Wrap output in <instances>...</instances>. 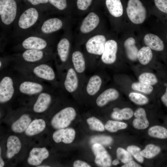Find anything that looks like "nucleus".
Returning <instances> with one entry per match:
<instances>
[{"mask_svg":"<svg viewBox=\"0 0 167 167\" xmlns=\"http://www.w3.org/2000/svg\"><path fill=\"white\" fill-rule=\"evenodd\" d=\"M50 62L32 64H11L10 68L22 75L54 85L56 76Z\"/></svg>","mask_w":167,"mask_h":167,"instance_id":"f257e3e1","label":"nucleus"},{"mask_svg":"<svg viewBox=\"0 0 167 167\" xmlns=\"http://www.w3.org/2000/svg\"><path fill=\"white\" fill-rule=\"evenodd\" d=\"M41 11L30 7L19 13L13 25V36L21 37L30 33L45 17Z\"/></svg>","mask_w":167,"mask_h":167,"instance_id":"f03ea898","label":"nucleus"},{"mask_svg":"<svg viewBox=\"0 0 167 167\" xmlns=\"http://www.w3.org/2000/svg\"><path fill=\"white\" fill-rule=\"evenodd\" d=\"M9 56L11 64H28L50 62L54 56L53 51L34 49L25 50Z\"/></svg>","mask_w":167,"mask_h":167,"instance_id":"7ed1b4c3","label":"nucleus"},{"mask_svg":"<svg viewBox=\"0 0 167 167\" xmlns=\"http://www.w3.org/2000/svg\"><path fill=\"white\" fill-rule=\"evenodd\" d=\"M14 72L15 75L17 94L36 97L41 92L52 88L48 83L35 80Z\"/></svg>","mask_w":167,"mask_h":167,"instance_id":"20e7f679","label":"nucleus"},{"mask_svg":"<svg viewBox=\"0 0 167 167\" xmlns=\"http://www.w3.org/2000/svg\"><path fill=\"white\" fill-rule=\"evenodd\" d=\"M49 36L34 34L26 35L21 37L22 39L13 47V50L14 53L28 49L53 51Z\"/></svg>","mask_w":167,"mask_h":167,"instance_id":"39448f33","label":"nucleus"},{"mask_svg":"<svg viewBox=\"0 0 167 167\" xmlns=\"http://www.w3.org/2000/svg\"><path fill=\"white\" fill-rule=\"evenodd\" d=\"M0 103H6L17 94L15 75L10 68L0 72Z\"/></svg>","mask_w":167,"mask_h":167,"instance_id":"423d86ee","label":"nucleus"},{"mask_svg":"<svg viewBox=\"0 0 167 167\" xmlns=\"http://www.w3.org/2000/svg\"><path fill=\"white\" fill-rule=\"evenodd\" d=\"M63 25V21L59 18L45 17L30 34L49 36L61 29Z\"/></svg>","mask_w":167,"mask_h":167,"instance_id":"0eeeda50","label":"nucleus"},{"mask_svg":"<svg viewBox=\"0 0 167 167\" xmlns=\"http://www.w3.org/2000/svg\"><path fill=\"white\" fill-rule=\"evenodd\" d=\"M19 14L16 1L8 0L0 12L1 25L3 28H8L13 25Z\"/></svg>","mask_w":167,"mask_h":167,"instance_id":"6e6552de","label":"nucleus"},{"mask_svg":"<svg viewBox=\"0 0 167 167\" xmlns=\"http://www.w3.org/2000/svg\"><path fill=\"white\" fill-rule=\"evenodd\" d=\"M76 112L71 107H65L57 113L51 121L52 126L55 129L64 128L67 127L75 118Z\"/></svg>","mask_w":167,"mask_h":167,"instance_id":"1a4fd4ad","label":"nucleus"},{"mask_svg":"<svg viewBox=\"0 0 167 167\" xmlns=\"http://www.w3.org/2000/svg\"><path fill=\"white\" fill-rule=\"evenodd\" d=\"M126 11L129 19L134 24H141L145 19L146 9L139 0H129Z\"/></svg>","mask_w":167,"mask_h":167,"instance_id":"9d476101","label":"nucleus"},{"mask_svg":"<svg viewBox=\"0 0 167 167\" xmlns=\"http://www.w3.org/2000/svg\"><path fill=\"white\" fill-rule=\"evenodd\" d=\"M52 92L51 88L41 92L36 97L32 107L34 112L42 113L48 109L52 101Z\"/></svg>","mask_w":167,"mask_h":167,"instance_id":"9b49d317","label":"nucleus"},{"mask_svg":"<svg viewBox=\"0 0 167 167\" xmlns=\"http://www.w3.org/2000/svg\"><path fill=\"white\" fill-rule=\"evenodd\" d=\"M105 36L98 35L90 38L86 44L87 52L91 54L101 55L104 50L106 42Z\"/></svg>","mask_w":167,"mask_h":167,"instance_id":"f8f14e48","label":"nucleus"},{"mask_svg":"<svg viewBox=\"0 0 167 167\" xmlns=\"http://www.w3.org/2000/svg\"><path fill=\"white\" fill-rule=\"evenodd\" d=\"M92 149L95 156V163L97 165L103 167L111 166V156L101 144L94 143L92 146Z\"/></svg>","mask_w":167,"mask_h":167,"instance_id":"ddd939ff","label":"nucleus"},{"mask_svg":"<svg viewBox=\"0 0 167 167\" xmlns=\"http://www.w3.org/2000/svg\"><path fill=\"white\" fill-rule=\"evenodd\" d=\"M117 50L118 44L115 41L110 40L107 41L104 52L101 55L102 62L107 64L114 63L116 59Z\"/></svg>","mask_w":167,"mask_h":167,"instance_id":"4468645a","label":"nucleus"},{"mask_svg":"<svg viewBox=\"0 0 167 167\" xmlns=\"http://www.w3.org/2000/svg\"><path fill=\"white\" fill-rule=\"evenodd\" d=\"M49 151L45 147L34 148L29 152L28 163L31 165H39L49 157Z\"/></svg>","mask_w":167,"mask_h":167,"instance_id":"2eb2a0df","label":"nucleus"},{"mask_svg":"<svg viewBox=\"0 0 167 167\" xmlns=\"http://www.w3.org/2000/svg\"><path fill=\"white\" fill-rule=\"evenodd\" d=\"M75 135V130L72 128H62L55 131L53 135V138L57 143L62 142L65 143H71Z\"/></svg>","mask_w":167,"mask_h":167,"instance_id":"dca6fc26","label":"nucleus"},{"mask_svg":"<svg viewBox=\"0 0 167 167\" xmlns=\"http://www.w3.org/2000/svg\"><path fill=\"white\" fill-rule=\"evenodd\" d=\"M63 85L65 89L69 93H72L77 89L78 79L75 71L73 68H68Z\"/></svg>","mask_w":167,"mask_h":167,"instance_id":"f3484780","label":"nucleus"},{"mask_svg":"<svg viewBox=\"0 0 167 167\" xmlns=\"http://www.w3.org/2000/svg\"><path fill=\"white\" fill-rule=\"evenodd\" d=\"M99 22V18L96 13L93 12L90 13L83 20L80 30L82 33L89 32L97 26Z\"/></svg>","mask_w":167,"mask_h":167,"instance_id":"a211bd4d","label":"nucleus"},{"mask_svg":"<svg viewBox=\"0 0 167 167\" xmlns=\"http://www.w3.org/2000/svg\"><path fill=\"white\" fill-rule=\"evenodd\" d=\"M70 43L69 40L63 37L60 40L56 47L57 54L60 62L63 64L67 62L69 55Z\"/></svg>","mask_w":167,"mask_h":167,"instance_id":"6ab92c4d","label":"nucleus"},{"mask_svg":"<svg viewBox=\"0 0 167 167\" xmlns=\"http://www.w3.org/2000/svg\"><path fill=\"white\" fill-rule=\"evenodd\" d=\"M135 118L132 122V125L135 129L143 130L147 128L149 122L146 116L145 110L142 108L138 109L134 113Z\"/></svg>","mask_w":167,"mask_h":167,"instance_id":"aec40b11","label":"nucleus"},{"mask_svg":"<svg viewBox=\"0 0 167 167\" xmlns=\"http://www.w3.org/2000/svg\"><path fill=\"white\" fill-rule=\"evenodd\" d=\"M119 96L118 91L113 88L108 89L102 92L97 97L96 102L98 106L102 107L109 101L116 100Z\"/></svg>","mask_w":167,"mask_h":167,"instance_id":"412c9836","label":"nucleus"},{"mask_svg":"<svg viewBox=\"0 0 167 167\" xmlns=\"http://www.w3.org/2000/svg\"><path fill=\"white\" fill-rule=\"evenodd\" d=\"M6 147V157L8 159L11 158L17 154L21 148L20 139L15 135L10 136L7 139Z\"/></svg>","mask_w":167,"mask_h":167,"instance_id":"4be33fe9","label":"nucleus"},{"mask_svg":"<svg viewBox=\"0 0 167 167\" xmlns=\"http://www.w3.org/2000/svg\"><path fill=\"white\" fill-rule=\"evenodd\" d=\"M143 40L145 44L153 50L160 51L164 49L163 41L156 35L152 33L147 34Z\"/></svg>","mask_w":167,"mask_h":167,"instance_id":"5701e85b","label":"nucleus"},{"mask_svg":"<svg viewBox=\"0 0 167 167\" xmlns=\"http://www.w3.org/2000/svg\"><path fill=\"white\" fill-rule=\"evenodd\" d=\"M31 121V119L28 114H24L12 124L11 129L15 133H22L26 130Z\"/></svg>","mask_w":167,"mask_h":167,"instance_id":"b1692460","label":"nucleus"},{"mask_svg":"<svg viewBox=\"0 0 167 167\" xmlns=\"http://www.w3.org/2000/svg\"><path fill=\"white\" fill-rule=\"evenodd\" d=\"M45 126L46 123L44 120L41 119H36L30 123L25 133L28 136L34 135L42 132Z\"/></svg>","mask_w":167,"mask_h":167,"instance_id":"393cba45","label":"nucleus"},{"mask_svg":"<svg viewBox=\"0 0 167 167\" xmlns=\"http://www.w3.org/2000/svg\"><path fill=\"white\" fill-rule=\"evenodd\" d=\"M135 43L134 38L130 37L126 39L124 44L127 57L129 60L132 61L137 59L138 50Z\"/></svg>","mask_w":167,"mask_h":167,"instance_id":"a878e982","label":"nucleus"},{"mask_svg":"<svg viewBox=\"0 0 167 167\" xmlns=\"http://www.w3.org/2000/svg\"><path fill=\"white\" fill-rule=\"evenodd\" d=\"M105 4L109 13L113 16L118 17L123 13V8L120 0H106Z\"/></svg>","mask_w":167,"mask_h":167,"instance_id":"bb28decb","label":"nucleus"},{"mask_svg":"<svg viewBox=\"0 0 167 167\" xmlns=\"http://www.w3.org/2000/svg\"><path fill=\"white\" fill-rule=\"evenodd\" d=\"M102 81L101 78L98 75L92 76L89 79L86 87V91L90 95L95 94L99 90Z\"/></svg>","mask_w":167,"mask_h":167,"instance_id":"cd10ccee","label":"nucleus"},{"mask_svg":"<svg viewBox=\"0 0 167 167\" xmlns=\"http://www.w3.org/2000/svg\"><path fill=\"white\" fill-rule=\"evenodd\" d=\"M72 62L74 69L79 73L83 72L85 69V62L83 55L79 51L74 52L72 55Z\"/></svg>","mask_w":167,"mask_h":167,"instance_id":"c85d7f7f","label":"nucleus"},{"mask_svg":"<svg viewBox=\"0 0 167 167\" xmlns=\"http://www.w3.org/2000/svg\"><path fill=\"white\" fill-rule=\"evenodd\" d=\"M111 113L112 118L114 119L122 120L129 119L133 116L134 113L132 110L129 108H125L120 109L115 108Z\"/></svg>","mask_w":167,"mask_h":167,"instance_id":"c756f323","label":"nucleus"},{"mask_svg":"<svg viewBox=\"0 0 167 167\" xmlns=\"http://www.w3.org/2000/svg\"><path fill=\"white\" fill-rule=\"evenodd\" d=\"M153 56L151 49L149 47L143 46L139 51L137 59L140 63L143 65L148 64L151 60Z\"/></svg>","mask_w":167,"mask_h":167,"instance_id":"7c9ffc66","label":"nucleus"},{"mask_svg":"<svg viewBox=\"0 0 167 167\" xmlns=\"http://www.w3.org/2000/svg\"><path fill=\"white\" fill-rule=\"evenodd\" d=\"M161 151V148L157 146L152 144L147 145L140 152V155L147 159L152 158L158 154Z\"/></svg>","mask_w":167,"mask_h":167,"instance_id":"2f4dec72","label":"nucleus"},{"mask_svg":"<svg viewBox=\"0 0 167 167\" xmlns=\"http://www.w3.org/2000/svg\"><path fill=\"white\" fill-rule=\"evenodd\" d=\"M148 134L152 137L165 139L167 138V129L162 126L156 125L148 129Z\"/></svg>","mask_w":167,"mask_h":167,"instance_id":"473e14b6","label":"nucleus"},{"mask_svg":"<svg viewBox=\"0 0 167 167\" xmlns=\"http://www.w3.org/2000/svg\"><path fill=\"white\" fill-rule=\"evenodd\" d=\"M127 124L123 122L109 120L106 123L105 128L111 132H115L120 130L124 129L127 127Z\"/></svg>","mask_w":167,"mask_h":167,"instance_id":"72a5a7b5","label":"nucleus"},{"mask_svg":"<svg viewBox=\"0 0 167 167\" xmlns=\"http://www.w3.org/2000/svg\"><path fill=\"white\" fill-rule=\"evenodd\" d=\"M139 82L150 85H154L158 82L156 75L150 72H144L141 74L139 77Z\"/></svg>","mask_w":167,"mask_h":167,"instance_id":"f704fd0d","label":"nucleus"},{"mask_svg":"<svg viewBox=\"0 0 167 167\" xmlns=\"http://www.w3.org/2000/svg\"><path fill=\"white\" fill-rule=\"evenodd\" d=\"M87 122L92 130L102 131L105 129V126L102 122L94 117L88 118L87 120Z\"/></svg>","mask_w":167,"mask_h":167,"instance_id":"c9c22d12","label":"nucleus"},{"mask_svg":"<svg viewBox=\"0 0 167 167\" xmlns=\"http://www.w3.org/2000/svg\"><path fill=\"white\" fill-rule=\"evenodd\" d=\"M129 97L132 101L138 105H144L147 104L149 101L147 97L138 93L131 92L129 95Z\"/></svg>","mask_w":167,"mask_h":167,"instance_id":"e433bc0d","label":"nucleus"},{"mask_svg":"<svg viewBox=\"0 0 167 167\" xmlns=\"http://www.w3.org/2000/svg\"><path fill=\"white\" fill-rule=\"evenodd\" d=\"M133 90L137 91L146 94L152 93L153 88L152 85H147L140 82L133 83L131 86Z\"/></svg>","mask_w":167,"mask_h":167,"instance_id":"4c0bfd02","label":"nucleus"},{"mask_svg":"<svg viewBox=\"0 0 167 167\" xmlns=\"http://www.w3.org/2000/svg\"><path fill=\"white\" fill-rule=\"evenodd\" d=\"M116 154L118 158L124 164L132 160L130 153L127 150L122 148H118L117 149Z\"/></svg>","mask_w":167,"mask_h":167,"instance_id":"58836bf2","label":"nucleus"},{"mask_svg":"<svg viewBox=\"0 0 167 167\" xmlns=\"http://www.w3.org/2000/svg\"><path fill=\"white\" fill-rule=\"evenodd\" d=\"M127 150L140 163L143 162L144 157L140 155L141 149L139 147L134 145H130L127 148Z\"/></svg>","mask_w":167,"mask_h":167,"instance_id":"ea45409f","label":"nucleus"},{"mask_svg":"<svg viewBox=\"0 0 167 167\" xmlns=\"http://www.w3.org/2000/svg\"><path fill=\"white\" fill-rule=\"evenodd\" d=\"M91 142L92 143H99L101 144L108 145L110 144L112 142V139L110 137L105 136H99L92 138Z\"/></svg>","mask_w":167,"mask_h":167,"instance_id":"a19ab883","label":"nucleus"},{"mask_svg":"<svg viewBox=\"0 0 167 167\" xmlns=\"http://www.w3.org/2000/svg\"><path fill=\"white\" fill-rule=\"evenodd\" d=\"M51 5L60 11L65 10L67 6L66 0H48Z\"/></svg>","mask_w":167,"mask_h":167,"instance_id":"79ce46f5","label":"nucleus"},{"mask_svg":"<svg viewBox=\"0 0 167 167\" xmlns=\"http://www.w3.org/2000/svg\"><path fill=\"white\" fill-rule=\"evenodd\" d=\"M11 60L9 55L0 57V72L7 69V67L10 66Z\"/></svg>","mask_w":167,"mask_h":167,"instance_id":"37998d69","label":"nucleus"},{"mask_svg":"<svg viewBox=\"0 0 167 167\" xmlns=\"http://www.w3.org/2000/svg\"><path fill=\"white\" fill-rule=\"evenodd\" d=\"M157 8L161 11L167 13V0H154Z\"/></svg>","mask_w":167,"mask_h":167,"instance_id":"c03bdc74","label":"nucleus"},{"mask_svg":"<svg viewBox=\"0 0 167 167\" xmlns=\"http://www.w3.org/2000/svg\"><path fill=\"white\" fill-rule=\"evenodd\" d=\"M92 1V0H77V7L80 10H86L91 5Z\"/></svg>","mask_w":167,"mask_h":167,"instance_id":"a18cd8bd","label":"nucleus"},{"mask_svg":"<svg viewBox=\"0 0 167 167\" xmlns=\"http://www.w3.org/2000/svg\"><path fill=\"white\" fill-rule=\"evenodd\" d=\"M74 167H90L91 166L87 163L82 161L77 160L75 161L73 165Z\"/></svg>","mask_w":167,"mask_h":167,"instance_id":"49530a36","label":"nucleus"},{"mask_svg":"<svg viewBox=\"0 0 167 167\" xmlns=\"http://www.w3.org/2000/svg\"><path fill=\"white\" fill-rule=\"evenodd\" d=\"M33 6H37L41 4H45L49 2L48 0H27Z\"/></svg>","mask_w":167,"mask_h":167,"instance_id":"de8ad7c7","label":"nucleus"},{"mask_svg":"<svg viewBox=\"0 0 167 167\" xmlns=\"http://www.w3.org/2000/svg\"><path fill=\"white\" fill-rule=\"evenodd\" d=\"M141 166L135 161L131 160L125 164L122 167H140Z\"/></svg>","mask_w":167,"mask_h":167,"instance_id":"09e8293b","label":"nucleus"},{"mask_svg":"<svg viewBox=\"0 0 167 167\" xmlns=\"http://www.w3.org/2000/svg\"><path fill=\"white\" fill-rule=\"evenodd\" d=\"M161 100L163 104L167 107V87L165 93L161 98Z\"/></svg>","mask_w":167,"mask_h":167,"instance_id":"8fccbe9b","label":"nucleus"},{"mask_svg":"<svg viewBox=\"0 0 167 167\" xmlns=\"http://www.w3.org/2000/svg\"><path fill=\"white\" fill-rule=\"evenodd\" d=\"M8 0H0V12L2 10L4 5Z\"/></svg>","mask_w":167,"mask_h":167,"instance_id":"3c124183","label":"nucleus"},{"mask_svg":"<svg viewBox=\"0 0 167 167\" xmlns=\"http://www.w3.org/2000/svg\"><path fill=\"white\" fill-rule=\"evenodd\" d=\"M1 148L0 147V167H3L4 165V162L3 161V159H2L1 157Z\"/></svg>","mask_w":167,"mask_h":167,"instance_id":"603ef678","label":"nucleus"},{"mask_svg":"<svg viewBox=\"0 0 167 167\" xmlns=\"http://www.w3.org/2000/svg\"><path fill=\"white\" fill-rule=\"evenodd\" d=\"M119 163V160L118 159L114 160L112 162V164L114 165H116Z\"/></svg>","mask_w":167,"mask_h":167,"instance_id":"864d4df0","label":"nucleus"},{"mask_svg":"<svg viewBox=\"0 0 167 167\" xmlns=\"http://www.w3.org/2000/svg\"><path fill=\"white\" fill-rule=\"evenodd\" d=\"M38 167H50L48 165H41L40 166H38Z\"/></svg>","mask_w":167,"mask_h":167,"instance_id":"5fc2aeb1","label":"nucleus"},{"mask_svg":"<svg viewBox=\"0 0 167 167\" xmlns=\"http://www.w3.org/2000/svg\"><path fill=\"white\" fill-rule=\"evenodd\" d=\"M109 148H110V149H111V147H109Z\"/></svg>","mask_w":167,"mask_h":167,"instance_id":"6e6d98bb","label":"nucleus"},{"mask_svg":"<svg viewBox=\"0 0 167 167\" xmlns=\"http://www.w3.org/2000/svg\"></svg>","mask_w":167,"mask_h":167,"instance_id":"4d7b16f0","label":"nucleus"}]
</instances>
